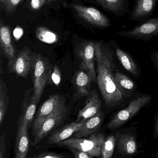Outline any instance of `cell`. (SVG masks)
I'll list each match as a JSON object with an SVG mask.
<instances>
[{"instance_id": "7c38bea8", "label": "cell", "mask_w": 158, "mask_h": 158, "mask_svg": "<svg viewBox=\"0 0 158 158\" xmlns=\"http://www.w3.org/2000/svg\"><path fill=\"white\" fill-rule=\"evenodd\" d=\"M85 106L77 114L75 122H85L99 112L102 107V101L96 89L89 92Z\"/></svg>"}, {"instance_id": "7a4b0ae2", "label": "cell", "mask_w": 158, "mask_h": 158, "mask_svg": "<svg viewBox=\"0 0 158 158\" xmlns=\"http://www.w3.org/2000/svg\"><path fill=\"white\" fill-rule=\"evenodd\" d=\"M105 136L102 133H95L87 139L82 138H68L57 145L66 148L80 150L88 153L92 158L100 157L101 148Z\"/></svg>"}, {"instance_id": "d4e9b609", "label": "cell", "mask_w": 158, "mask_h": 158, "mask_svg": "<svg viewBox=\"0 0 158 158\" xmlns=\"http://www.w3.org/2000/svg\"><path fill=\"white\" fill-rule=\"evenodd\" d=\"M36 36L40 41L48 44H53L58 40V36L56 34L45 27L38 28Z\"/></svg>"}, {"instance_id": "8992f818", "label": "cell", "mask_w": 158, "mask_h": 158, "mask_svg": "<svg viewBox=\"0 0 158 158\" xmlns=\"http://www.w3.org/2000/svg\"><path fill=\"white\" fill-rule=\"evenodd\" d=\"M68 111L66 106H64L42 122L35 132L32 133L34 136L32 146L37 145L53 129L61 123L66 118Z\"/></svg>"}, {"instance_id": "d6986e66", "label": "cell", "mask_w": 158, "mask_h": 158, "mask_svg": "<svg viewBox=\"0 0 158 158\" xmlns=\"http://www.w3.org/2000/svg\"><path fill=\"white\" fill-rule=\"evenodd\" d=\"M85 122V121L80 123L75 122L60 127L50 135L48 139L47 143L48 144H57L69 138L82 127Z\"/></svg>"}, {"instance_id": "5bb4252c", "label": "cell", "mask_w": 158, "mask_h": 158, "mask_svg": "<svg viewBox=\"0 0 158 158\" xmlns=\"http://www.w3.org/2000/svg\"><path fill=\"white\" fill-rule=\"evenodd\" d=\"M72 82L75 90V98L88 96L90 92V83L93 82L92 77L88 71L82 69L77 71L74 75Z\"/></svg>"}, {"instance_id": "9a60e30c", "label": "cell", "mask_w": 158, "mask_h": 158, "mask_svg": "<svg viewBox=\"0 0 158 158\" xmlns=\"http://www.w3.org/2000/svg\"><path fill=\"white\" fill-rule=\"evenodd\" d=\"M107 12L116 17H121L129 12V0H92Z\"/></svg>"}, {"instance_id": "9c48e42d", "label": "cell", "mask_w": 158, "mask_h": 158, "mask_svg": "<svg viewBox=\"0 0 158 158\" xmlns=\"http://www.w3.org/2000/svg\"><path fill=\"white\" fill-rule=\"evenodd\" d=\"M76 53L81 62V69L88 71L92 77L93 82H96L95 42L87 41L81 43L77 48Z\"/></svg>"}, {"instance_id": "3957f363", "label": "cell", "mask_w": 158, "mask_h": 158, "mask_svg": "<svg viewBox=\"0 0 158 158\" xmlns=\"http://www.w3.org/2000/svg\"><path fill=\"white\" fill-rule=\"evenodd\" d=\"M151 99V96L149 95H143L134 98L130 101L126 108L114 114L107 124V129H116L123 126L135 116Z\"/></svg>"}, {"instance_id": "2e32d148", "label": "cell", "mask_w": 158, "mask_h": 158, "mask_svg": "<svg viewBox=\"0 0 158 158\" xmlns=\"http://www.w3.org/2000/svg\"><path fill=\"white\" fill-rule=\"evenodd\" d=\"M115 137L117 149L122 155L128 156L136 153L137 143L134 135L130 133L117 132Z\"/></svg>"}, {"instance_id": "30bf717a", "label": "cell", "mask_w": 158, "mask_h": 158, "mask_svg": "<svg viewBox=\"0 0 158 158\" xmlns=\"http://www.w3.org/2000/svg\"><path fill=\"white\" fill-rule=\"evenodd\" d=\"M64 106L65 100L62 96L59 94L51 95L39 110L32 126V133L45 119Z\"/></svg>"}, {"instance_id": "ba28073f", "label": "cell", "mask_w": 158, "mask_h": 158, "mask_svg": "<svg viewBox=\"0 0 158 158\" xmlns=\"http://www.w3.org/2000/svg\"><path fill=\"white\" fill-rule=\"evenodd\" d=\"M73 8L78 17L95 27L104 29L111 26L109 18L95 8L77 4L73 5Z\"/></svg>"}, {"instance_id": "f1b7e54d", "label": "cell", "mask_w": 158, "mask_h": 158, "mask_svg": "<svg viewBox=\"0 0 158 158\" xmlns=\"http://www.w3.org/2000/svg\"><path fill=\"white\" fill-rule=\"evenodd\" d=\"M76 158H92L89 154L85 152L75 148L69 149Z\"/></svg>"}, {"instance_id": "52a82bcc", "label": "cell", "mask_w": 158, "mask_h": 158, "mask_svg": "<svg viewBox=\"0 0 158 158\" xmlns=\"http://www.w3.org/2000/svg\"><path fill=\"white\" fill-rule=\"evenodd\" d=\"M35 56L30 49L24 48L16 55L11 64L8 66L9 73H14L18 76L27 78L34 67Z\"/></svg>"}, {"instance_id": "44dd1931", "label": "cell", "mask_w": 158, "mask_h": 158, "mask_svg": "<svg viewBox=\"0 0 158 158\" xmlns=\"http://www.w3.org/2000/svg\"><path fill=\"white\" fill-rule=\"evenodd\" d=\"M104 120V114L100 111L93 117L85 121L82 127L75 133V138L87 137L96 133L100 128Z\"/></svg>"}, {"instance_id": "ffe728a7", "label": "cell", "mask_w": 158, "mask_h": 158, "mask_svg": "<svg viewBox=\"0 0 158 158\" xmlns=\"http://www.w3.org/2000/svg\"><path fill=\"white\" fill-rule=\"evenodd\" d=\"M0 43L3 54L8 60L9 66L15 59V51L12 42L10 30L9 27L2 24L0 29Z\"/></svg>"}, {"instance_id": "8fae6325", "label": "cell", "mask_w": 158, "mask_h": 158, "mask_svg": "<svg viewBox=\"0 0 158 158\" xmlns=\"http://www.w3.org/2000/svg\"><path fill=\"white\" fill-rule=\"evenodd\" d=\"M28 127L23 118L20 116L18 122L17 133L15 138V157L26 158L29 150V138Z\"/></svg>"}, {"instance_id": "cb8c5ba5", "label": "cell", "mask_w": 158, "mask_h": 158, "mask_svg": "<svg viewBox=\"0 0 158 158\" xmlns=\"http://www.w3.org/2000/svg\"><path fill=\"white\" fill-rule=\"evenodd\" d=\"M116 142L115 135H110L105 138L101 148L100 157L102 158H111Z\"/></svg>"}, {"instance_id": "83f0119b", "label": "cell", "mask_w": 158, "mask_h": 158, "mask_svg": "<svg viewBox=\"0 0 158 158\" xmlns=\"http://www.w3.org/2000/svg\"><path fill=\"white\" fill-rule=\"evenodd\" d=\"M34 158H64L63 154L54 152H43L34 156Z\"/></svg>"}, {"instance_id": "484cf974", "label": "cell", "mask_w": 158, "mask_h": 158, "mask_svg": "<svg viewBox=\"0 0 158 158\" xmlns=\"http://www.w3.org/2000/svg\"><path fill=\"white\" fill-rule=\"evenodd\" d=\"M61 82V73L59 67L55 64L50 77V83L54 84L56 86H59Z\"/></svg>"}, {"instance_id": "1f68e13d", "label": "cell", "mask_w": 158, "mask_h": 158, "mask_svg": "<svg viewBox=\"0 0 158 158\" xmlns=\"http://www.w3.org/2000/svg\"><path fill=\"white\" fill-rule=\"evenodd\" d=\"M152 61L158 70V51L153 52L151 55Z\"/></svg>"}, {"instance_id": "e0dca14e", "label": "cell", "mask_w": 158, "mask_h": 158, "mask_svg": "<svg viewBox=\"0 0 158 158\" xmlns=\"http://www.w3.org/2000/svg\"><path fill=\"white\" fill-rule=\"evenodd\" d=\"M38 104L33 94V88L28 89L25 91L23 100L21 106V117L26 123L28 128L33 122Z\"/></svg>"}, {"instance_id": "277c9868", "label": "cell", "mask_w": 158, "mask_h": 158, "mask_svg": "<svg viewBox=\"0 0 158 158\" xmlns=\"http://www.w3.org/2000/svg\"><path fill=\"white\" fill-rule=\"evenodd\" d=\"M33 72V94L38 103L41 99L46 85L50 83V77L52 68L46 59L40 54L36 55Z\"/></svg>"}, {"instance_id": "603a6c76", "label": "cell", "mask_w": 158, "mask_h": 158, "mask_svg": "<svg viewBox=\"0 0 158 158\" xmlns=\"http://www.w3.org/2000/svg\"><path fill=\"white\" fill-rule=\"evenodd\" d=\"M9 104L8 88L5 81L1 77L0 78V125H2L7 113Z\"/></svg>"}, {"instance_id": "5b68a950", "label": "cell", "mask_w": 158, "mask_h": 158, "mask_svg": "<svg viewBox=\"0 0 158 158\" xmlns=\"http://www.w3.org/2000/svg\"><path fill=\"white\" fill-rule=\"evenodd\" d=\"M116 35L136 40L148 41L158 36V17L149 18L132 29L121 31Z\"/></svg>"}, {"instance_id": "ac0fdd59", "label": "cell", "mask_w": 158, "mask_h": 158, "mask_svg": "<svg viewBox=\"0 0 158 158\" xmlns=\"http://www.w3.org/2000/svg\"><path fill=\"white\" fill-rule=\"evenodd\" d=\"M109 43L114 49L118 60L125 69L134 76H138L139 74V67L133 57L127 52L120 48L115 41L112 40Z\"/></svg>"}, {"instance_id": "836d02e7", "label": "cell", "mask_w": 158, "mask_h": 158, "mask_svg": "<svg viewBox=\"0 0 158 158\" xmlns=\"http://www.w3.org/2000/svg\"><path fill=\"white\" fill-rule=\"evenodd\" d=\"M1 1V2L2 3L4 4V3H5V1H6V0H0Z\"/></svg>"}, {"instance_id": "f546056e", "label": "cell", "mask_w": 158, "mask_h": 158, "mask_svg": "<svg viewBox=\"0 0 158 158\" xmlns=\"http://www.w3.org/2000/svg\"><path fill=\"white\" fill-rule=\"evenodd\" d=\"M6 146V135L5 133H3L0 136V158L5 157Z\"/></svg>"}, {"instance_id": "e575fe53", "label": "cell", "mask_w": 158, "mask_h": 158, "mask_svg": "<svg viewBox=\"0 0 158 158\" xmlns=\"http://www.w3.org/2000/svg\"><path fill=\"white\" fill-rule=\"evenodd\" d=\"M47 1L49 2H52L55 1L56 0H47Z\"/></svg>"}, {"instance_id": "d6a6232c", "label": "cell", "mask_w": 158, "mask_h": 158, "mask_svg": "<svg viewBox=\"0 0 158 158\" xmlns=\"http://www.w3.org/2000/svg\"><path fill=\"white\" fill-rule=\"evenodd\" d=\"M153 137L154 139L158 137V111L154 119V131Z\"/></svg>"}, {"instance_id": "7402d4cb", "label": "cell", "mask_w": 158, "mask_h": 158, "mask_svg": "<svg viewBox=\"0 0 158 158\" xmlns=\"http://www.w3.org/2000/svg\"><path fill=\"white\" fill-rule=\"evenodd\" d=\"M115 82L126 98L131 96L135 89V84L129 77L117 71L114 75Z\"/></svg>"}, {"instance_id": "4dcf8cb0", "label": "cell", "mask_w": 158, "mask_h": 158, "mask_svg": "<svg viewBox=\"0 0 158 158\" xmlns=\"http://www.w3.org/2000/svg\"><path fill=\"white\" fill-rule=\"evenodd\" d=\"M46 0H31L30 6L33 10H40L46 2Z\"/></svg>"}, {"instance_id": "4316f807", "label": "cell", "mask_w": 158, "mask_h": 158, "mask_svg": "<svg viewBox=\"0 0 158 158\" xmlns=\"http://www.w3.org/2000/svg\"><path fill=\"white\" fill-rule=\"evenodd\" d=\"M22 0H6L4 5L7 14L13 12Z\"/></svg>"}, {"instance_id": "6da1fadb", "label": "cell", "mask_w": 158, "mask_h": 158, "mask_svg": "<svg viewBox=\"0 0 158 158\" xmlns=\"http://www.w3.org/2000/svg\"><path fill=\"white\" fill-rule=\"evenodd\" d=\"M97 81L106 108L120 105L127 98L116 84L112 72L115 69L114 49L102 42H95Z\"/></svg>"}, {"instance_id": "4fadbf2b", "label": "cell", "mask_w": 158, "mask_h": 158, "mask_svg": "<svg viewBox=\"0 0 158 158\" xmlns=\"http://www.w3.org/2000/svg\"><path fill=\"white\" fill-rule=\"evenodd\" d=\"M158 0H136L129 19L134 22L143 23L152 15Z\"/></svg>"}]
</instances>
